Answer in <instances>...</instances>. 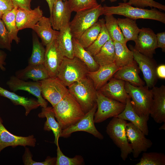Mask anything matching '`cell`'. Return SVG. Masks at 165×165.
<instances>
[{
    "label": "cell",
    "instance_id": "obj_1",
    "mask_svg": "<svg viewBox=\"0 0 165 165\" xmlns=\"http://www.w3.org/2000/svg\"><path fill=\"white\" fill-rule=\"evenodd\" d=\"M53 108L55 117L62 130L75 123L85 114L69 92Z\"/></svg>",
    "mask_w": 165,
    "mask_h": 165
},
{
    "label": "cell",
    "instance_id": "obj_2",
    "mask_svg": "<svg viewBox=\"0 0 165 165\" xmlns=\"http://www.w3.org/2000/svg\"><path fill=\"white\" fill-rule=\"evenodd\" d=\"M103 14L118 15L133 20L148 19L165 24V13L154 8L150 9L141 8L130 5L127 2H120L116 6H103Z\"/></svg>",
    "mask_w": 165,
    "mask_h": 165
},
{
    "label": "cell",
    "instance_id": "obj_3",
    "mask_svg": "<svg viewBox=\"0 0 165 165\" xmlns=\"http://www.w3.org/2000/svg\"><path fill=\"white\" fill-rule=\"evenodd\" d=\"M125 88L135 112L141 117L149 119L152 99L151 89L146 86H135L127 81Z\"/></svg>",
    "mask_w": 165,
    "mask_h": 165
},
{
    "label": "cell",
    "instance_id": "obj_4",
    "mask_svg": "<svg viewBox=\"0 0 165 165\" xmlns=\"http://www.w3.org/2000/svg\"><path fill=\"white\" fill-rule=\"evenodd\" d=\"M89 72L86 65L78 58L64 57L59 67L57 77L67 87L87 77Z\"/></svg>",
    "mask_w": 165,
    "mask_h": 165
},
{
    "label": "cell",
    "instance_id": "obj_5",
    "mask_svg": "<svg viewBox=\"0 0 165 165\" xmlns=\"http://www.w3.org/2000/svg\"><path fill=\"white\" fill-rule=\"evenodd\" d=\"M68 89L85 113L90 110L96 103L97 90L88 77L74 83Z\"/></svg>",
    "mask_w": 165,
    "mask_h": 165
},
{
    "label": "cell",
    "instance_id": "obj_6",
    "mask_svg": "<svg viewBox=\"0 0 165 165\" xmlns=\"http://www.w3.org/2000/svg\"><path fill=\"white\" fill-rule=\"evenodd\" d=\"M126 120L117 117H113L106 127V132L114 144L120 149V156L125 161L132 152L131 146L128 141L126 132Z\"/></svg>",
    "mask_w": 165,
    "mask_h": 165
},
{
    "label": "cell",
    "instance_id": "obj_7",
    "mask_svg": "<svg viewBox=\"0 0 165 165\" xmlns=\"http://www.w3.org/2000/svg\"><path fill=\"white\" fill-rule=\"evenodd\" d=\"M102 15L103 6L101 4L87 10L77 12L69 24L72 38L78 40L84 32L97 22Z\"/></svg>",
    "mask_w": 165,
    "mask_h": 165
},
{
    "label": "cell",
    "instance_id": "obj_8",
    "mask_svg": "<svg viewBox=\"0 0 165 165\" xmlns=\"http://www.w3.org/2000/svg\"><path fill=\"white\" fill-rule=\"evenodd\" d=\"M97 111L94 117L95 123H101L111 117H117L124 109L125 104L108 98L97 90Z\"/></svg>",
    "mask_w": 165,
    "mask_h": 165
},
{
    "label": "cell",
    "instance_id": "obj_9",
    "mask_svg": "<svg viewBox=\"0 0 165 165\" xmlns=\"http://www.w3.org/2000/svg\"><path fill=\"white\" fill-rule=\"evenodd\" d=\"M41 94L54 107L69 92L68 89L57 78L50 77L39 81Z\"/></svg>",
    "mask_w": 165,
    "mask_h": 165
},
{
    "label": "cell",
    "instance_id": "obj_10",
    "mask_svg": "<svg viewBox=\"0 0 165 165\" xmlns=\"http://www.w3.org/2000/svg\"><path fill=\"white\" fill-rule=\"evenodd\" d=\"M97 108L96 103L93 107L85 113L83 117L78 122L62 130L60 137H68L74 132L82 131L88 133L99 139H103V136L97 130L94 124V117Z\"/></svg>",
    "mask_w": 165,
    "mask_h": 165
},
{
    "label": "cell",
    "instance_id": "obj_11",
    "mask_svg": "<svg viewBox=\"0 0 165 165\" xmlns=\"http://www.w3.org/2000/svg\"><path fill=\"white\" fill-rule=\"evenodd\" d=\"M129 46L133 53L134 60L138 64L139 68L143 73L146 86L149 88H152L155 86L158 78L156 73V63L152 58L140 53L132 46Z\"/></svg>",
    "mask_w": 165,
    "mask_h": 165
},
{
    "label": "cell",
    "instance_id": "obj_12",
    "mask_svg": "<svg viewBox=\"0 0 165 165\" xmlns=\"http://www.w3.org/2000/svg\"><path fill=\"white\" fill-rule=\"evenodd\" d=\"M126 132L128 141L131 146L134 158H138L142 152H146L152 146V142L147 138L144 133L132 123H127Z\"/></svg>",
    "mask_w": 165,
    "mask_h": 165
},
{
    "label": "cell",
    "instance_id": "obj_13",
    "mask_svg": "<svg viewBox=\"0 0 165 165\" xmlns=\"http://www.w3.org/2000/svg\"><path fill=\"white\" fill-rule=\"evenodd\" d=\"M134 42L135 49L140 53L152 58L158 46L156 35L152 29L141 28Z\"/></svg>",
    "mask_w": 165,
    "mask_h": 165
},
{
    "label": "cell",
    "instance_id": "obj_14",
    "mask_svg": "<svg viewBox=\"0 0 165 165\" xmlns=\"http://www.w3.org/2000/svg\"><path fill=\"white\" fill-rule=\"evenodd\" d=\"M60 50L57 39L46 46L43 64L50 77H57L58 70L64 57Z\"/></svg>",
    "mask_w": 165,
    "mask_h": 165
},
{
    "label": "cell",
    "instance_id": "obj_15",
    "mask_svg": "<svg viewBox=\"0 0 165 165\" xmlns=\"http://www.w3.org/2000/svg\"><path fill=\"white\" fill-rule=\"evenodd\" d=\"M6 83L11 90L14 92L18 90L27 91L36 97L38 102L42 108L47 106V102L42 95L40 83L39 81H26L15 76L12 75Z\"/></svg>",
    "mask_w": 165,
    "mask_h": 165
},
{
    "label": "cell",
    "instance_id": "obj_16",
    "mask_svg": "<svg viewBox=\"0 0 165 165\" xmlns=\"http://www.w3.org/2000/svg\"><path fill=\"white\" fill-rule=\"evenodd\" d=\"M72 11L67 0H57L50 18L53 28L59 31L68 24Z\"/></svg>",
    "mask_w": 165,
    "mask_h": 165
},
{
    "label": "cell",
    "instance_id": "obj_17",
    "mask_svg": "<svg viewBox=\"0 0 165 165\" xmlns=\"http://www.w3.org/2000/svg\"><path fill=\"white\" fill-rule=\"evenodd\" d=\"M36 142V139L33 135L25 137L17 136L10 133L4 126L0 116V153L9 146L14 147L20 145L34 147Z\"/></svg>",
    "mask_w": 165,
    "mask_h": 165
},
{
    "label": "cell",
    "instance_id": "obj_18",
    "mask_svg": "<svg viewBox=\"0 0 165 165\" xmlns=\"http://www.w3.org/2000/svg\"><path fill=\"white\" fill-rule=\"evenodd\" d=\"M151 89L152 99L150 116L158 123L165 122V86H154Z\"/></svg>",
    "mask_w": 165,
    "mask_h": 165
},
{
    "label": "cell",
    "instance_id": "obj_19",
    "mask_svg": "<svg viewBox=\"0 0 165 165\" xmlns=\"http://www.w3.org/2000/svg\"><path fill=\"white\" fill-rule=\"evenodd\" d=\"M98 90L105 96L124 104L130 96L125 89V81L114 77Z\"/></svg>",
    "mask_w": 165,
    "mask_h": 165
},
{
    "label": "cell",
    "instance_id": "obj_20",
    "mask_svg": "<svg viewBox=\"0 0 165 165\" xmlns=\"http://www.w3.org/2000/svg\"><path fill=\"white\" fill-rule=\"evenodd\" d=\"M43 11L39 6L33 9L17 8L16 19L18 30L19 31L26 28L31 29L43 16Z\"/></svg>",
    "mask_w": 165,
    "mask_h": 165
},
{
    "label": "cell",
    "instance_id": "obj_21",
    "mask_svg": "<svg viewBox=\"0 0 165 165\" xmlns=\"http://www.w3.org/2000/svg\"><path fill=\"white\" fill-rule=\"evenodd\" d=\"M119 68L115 63L101 66L95 71L89 72L87 77L91 80L95 89L98 90L107 83Z\"/></svg>",
    "mask_w": 165,
    "mask_h": 165
},
{
    "label": "cell",
    "instance_id": "obj_22",
    "mask_svg": "<svg viewBox=\"0 0 165 165\" xmlns=\"http://www.w3.org/2000/svg\"><path fill=\"white\" fill-rule=\"evenodd\" d=\"M52 27L50 18L43 16L31 28L41 38L44 46L57 38L59 31L54 30Z\"/></svg>",
    "mask_w": 165,
    "mask_h": 165
},
{
    "label": "cell",
    "instance_id": "obj_23",
    "mask_svg": "<svg viewBox=\"0 0 165 165\" xmlns=\"http://www.w3.org/2000/svg\"><path fill=\"white\" fill-rule=\"evenodd\" d=\"M117 117L129 121L139 128L145 135H148V121L149 119L141 117L135 112L131 103L130 96L127 99L124 109Z\"/></svg>",
    "mask_w": 165,
    "mask_h": 165
},
{
    "label": "cell",
    "instance_id": "obj_24",
    "mask_svg": "<svg viewBox=\"0 0 165 165\" xmlns=\"http://www.w3.org/2000/svg\"><path fill=\"white\" fill-rule=\"evenodd\" d=\"M15 74L18 78L24 80L30 79L38 81L50 78L43 64L28 65L24 68L16 71Z\"/></svg>",
    "mask_w": 165,
    "mask_h": 165
},
{
    "label": "cell",
    "instance_id": "obj_25",
    "mask_svg": "<svg viewBox=\"0 0 165 165\" xmlns=\"http://www.w3.org/2000/svg\"><path fill=\"white\" fill-rule=\"evenodd\" d=\"M0 96L9 99L15 105L23 106L25 109L26 116L32 110L37 108L40 106L37 100L19 96L0 86Z\"/></svg>",
    "mask_w": 165,
    "mask_h": 165
},
{
    "label": "cell",
    "instance_id": "obj_26",
    "mask_svg": "<svg viewBox=\"0 0 165 165\" xmlns=\"http://www.w3.org/2000/svg\"><path fill=\"white\" fill-rule=\"evenodd\" d=\"M135 62L132 65L124 66L119 68L113 75L114 78L129 82L137 86H144L145 82L138 75L139 68Z\"/></svg>",
    "mask_w": 165,
    "mask_h": 165
},
{
    "label": "cell",
    "instance_id": "obj_27",
    "mask_svg": "<svg viewBox=\"0 0 165 165\" xmlns=\"http://www.w3.org/2000/svg\"><path fill=\"white\" fill-rule=\"evenodd\" d=\"M38 116L40 118H46L44 129L46 131H53L55 137L54 143L57 146L58 145V140L62 130L58 123L55 119L53 108L47 106L42 108L41 112Z\"/></svg>",
    "mask_w": 165,
    "mask_h": 165
},
{
    "label": "cell",
    "instance_id": "obj_28",
    "mask_svg": "<svg viewBox=\"0 0 165 165\" xmlns=\"http://www.w3.org/2000/svg\"><path fill=\"white\" fill-rule=\"evenodd\" d=\"M72 38L68 24L59 30L57 39L58 47L64 56L70 58L74 57Z\"/></svg>",
    "mask_w": 165,
    "mask_h": 165
},
{
    "label": "cell",
    "instance_id": "obj_29",
    "mask_svg": "<svg viewBox=\"0 0 165 165\" xmlns=\"http://www.w3.org/2000/svg\"><path fill=\"white\" fill-rule=\"evenodd\" d=\"M114 44L115 54L114 63L116 66L120 68L132 65L135 62L134 60L133 53L127 48V44L116 41L114 42Z\"/></svg>",
    "mask_w": 165,
    "mask_h": 165
},
{
    "label": "cell",
    "instance_id": "obj_30",
    "mask_svg": "<svg viewBox=\"0 0 165 165\" xmlns=\"http://www.w3.org/2000/svg\"><path fill=\"white\" fill-rule=\"evenodd\" d=\"M72 41L74 57L83 62L87 67L89 72H93L97 70L100 66L93 57L80 44L78 40L72 38Z\"/></svg>",
    "mask_w": 165,
    "mask_h": 165
},
{
    "label": "cell",
    "instance_id": "obj_31",
    "mask_svg": "<svg viewBox=\"0 0 165 165\" xmlns=\"http://www.w3.org/2000/svg\"><path fill=\"white\" fill-rule=\"evenodd\" d=\"M117 22L126 42H127L130 41H134L140 30L136 20L127 17L119 18L117 19Z\"/></svg>",
    "mask_w": 165,
    "mask_h": 165
},
{
    "label": "cell",
    "instance_id": "obj_32",
    "mask_svg": "<svg viewBox=\"0 0 165 165\" xmlns=\"http://www.w3.org/2000/svg\"><path fill=\"white\" fill-rule=\"evenodd\" d=\"M93 57L100 66L114 63L115 54L114 42L111 39L108 41Z\"/></svg>",
    "mask_w": 165,
    "mask_h": 165
},
{
    "label": "cell",
    "instance_id": "obj_33",
    "mask_svg": "<svg viewBox=\"0 0 165 165\" xmlns=\"http://www.w3.org/2000/svg\"><path fill=\"white\" fill-rule=\"evenodd\" d=\"M17 8L14 7L11 10L3 14L2 20L7 30L9 39L12 43L13 40L16 43L20 42V38L17 36L19 30L16 25V16Z\"/></svg>",
    "mask_w": 165,
    "mask_h": 165
},
{
    "label": "cell",
    "instance_id": "obj_34",
    "mask_svg": "<svg viewBox=\"0 0 165 165\" xmlns=\"http://www.w3.org/2000/svg\"><path fill=\"white\" fill-rule=\"evenodd\" d=\"M105 25L111 39L123 44H127L117 22V19L113 15H105Z\"/></svg>",
    "mask_w": 165,
    "mask_h": 165
},
{
    "label": "cell",
    "instance_id": "obj_35",
    "mask_svg": "<svg viewBox=\"0 0 165 165\" xmlns=\"http://www.w3.org/2000/svg\"><path fill=\"white\" fill-rule=\"evenodd\" d=\"M45 52L44 45L40 42L37 35L34 33L32 35V52L28 60V65L43 64Z\"/></svg>",
    "mask_w": 165,
    "mask_h": 165
},
{
    "label": "cell",
    "instance_id": "obj_36",
    "mask_svg": "<svg viewBox=\"0 0 165 165\" xmlns=\"http://www.w3.org/2000/svg\"><path fill=\"white\" fill-rule=\"evenodd\" d=\"M100 20L101 29L98 37L90 46L85 49L93 57L98 53L108 41L111 39L105 25V19L102 18Z\"/></svg>",
    "mask_w": 165,
    "mask_h": 165
},
{
    "label": "cell",
    "instance_id": "obj_37",
    "mask_svg": "<svg viewBox=\"0 0 165 165\" xmlns=\"http://www.w3.org/2000/svg\"><path fill=\"white\" fill-rule=\"evenodd\" d=\"M101 29V24L99 19L82 35L78 40L79 43L85 49L87 48L97 38Z\"/></svg>",
    "mask_w": 165,
    "mask_h": 165
},
{
    "label": "cell",
    "instance_id": "obj_38",
    "mask_svg": "<svg viewBox=\"0 0 165 165\" xmlns=\"http://www.w3.org/2000/svg\"><path fill=\"white\" fill-rule=\"evenodd\" d=\"M136 165H165V155L156 152H146L142 154L139 162Z\"/></svg>",
    "mask_w": 165,
    "mask_h": 165
},
{
    "label": "cell",
    "instance_id": "obj_39",
    "mask_svg": "<svg viewBox=\"0 0 165 165\" xmlns=\"http://www.w3.org/2000/svg\"><path fill=\"white\" fill-rule=\"evenodd\" d=\"M72 11L76 13L86 10L97 7L99 5L97 0H68Z\"/></svg>",
    "mask_w": 165,
    "mask_h": 165
},
{
    "label": "cell",
    "instance_id": "obj_40",
    "mask_svg": "<svg viewBox=\"0 0 165 165\" xmlns=\"http://www.w3.org/2000/svg\"><path fill=\"white\" fill-rule=\"evenodd\" d=\"M57 157L56 165H80L84 163L82 156L76 155L73 158L68 157L64 155L61 151L59 145H57Z\"/></svg>",
    "mask_w": 165,
    "mask_h": 165
},
{
    "label": "cell",
    "instance_id": "obj_41",
    "mask_svg": "<svg viewBox=\"0 0 165 165\" xmlns=\"http://www.w3.org/2000/svg\"><path fill=\"white\" fill-rule=\"evenodd\" d=\"M32 156L28 148H25L23 156V162L25 165H52L55 164L56 157L48 156L45 160L42 162H36L32 159Z\"/></svg>",
    "mask_w": 165,
    "mask_h": 165
},
{
    "label": "cell",
    "instance_id": "obj_42",
    "mask_svg": "<svg viewBox=\"0 0 165 165\" xmlns=\"http://www.w3.org/2000/svg\"><path fill=\"white\" fill-rule=\"evenodd\" d=\"M127 3L135 7L141 8L149 7L165 11V6L153 0H129Z\"/></svg>",
    "mask_w": 165,
    "mask_h": 165
},
{
    "label": "cell",
    "instance_id": "obj_43",
    "mask_svg": "<svg viewBox=\"0 0 165 165\" xmlns=\"http://www.w3.org/2000/svg\"><path fill=\"white\" fill-rule=\"evenodd\" d=\"M11 43L5 25L0 19V48L11 51Z\"/></svg>",
    "mask_w": 165,
    "mask_h": 165
},
{
    "label": "cell",
    "instance_id": "obj_44",
    "mask_svg": "<svg viewBox=\"0 0 165 165\" xmlns=\"http://www.w3.org/2000/svg\"><path fill=\"white\" fill-rule=\"evenodd\" d=\"M14 7L21 8L28 10L31 9L32 0H11Z\"/></svg>",
    "mask_w": 165,
    "mask_h": 165
},
{
    "label": "cell",
    "instance_id": "obj_45",
    "mask_svg": "<svg viewBox=\"0 0 165 165\" xmlns=\"http://www.w3.org/2000/svg\"><path fill=\"white\" fill-rule=\"evenodd\" d=\"M14 8L11 0H0V11L3 14L11 10Z\"/></svg>",
    "mask_w": 165,
    "mask_h": 165
},
{
    "label": "cell",
    "instance_id": "obj_46",
    "mask_svg": "<svg viewBox=\"0 0 165 165\" xmlns=\"http://www.w3.org/2000/svg\"><path fill=\"white\" fill-rule=\"evenodd\" d=\"M158 48L162 49L163 52L165 51V32L158 33L156 35Z\"/></svg>",
    "mask_w": 165,
    "mask_h": 165
},
{
    "label": "cell",
    "instance_id": "obj_47",
    "mask_svg": "<svg viewBox=\"0 0 165 165\" xmlns=\"http://www.w3.org/2000/svg\"><path fill=\"white\" fill-rule=\"evenodd\" d=\"M7 56V54L5 51L0 50V69L3 71L6 70L4 66L6 64L5 60Z\"/></svg>",
    "mask_w": 165,
    "mask_h": 165
},
{
    "label": "cell",
    "instance_id": "obj_48",
    "mask_svg": "<svg viewBox=\"0 0 165 165\" xmlns=\"http://www.w3.org/2000/svg\"><path fill=\"white\" fill-rule=\"evenodd\" d=\"M156 73L158 77L165 79V65L161 64L156 68Z\"/></svg>",
    "mask_w": 165,
    "mask_h": 165
},
{
    "label": "cell",
    "instance_id": "obj_49",
    "mask_svg": "<svg viewBox=\"0 0 165 165\" xmlns=\"http://www.w3.org/2000/svg\"><path fill=\"white\" fill-rule=\"evenodd\" d=\"M47 2L50 10V18L51 17L52 14V12L53 7L54 4L56 2L57 0H45Z\"/></svg>",
    "mask_w": 165,
    "mask_h": 165
},
{
    "label": "cell",
    "instance_id": "obj_50",
    "mask_svg": "<svg viewBox=\"0 0 165 165\" xmlns=\"http://www.w3.org/2000/svg\"><path fill=\"white\" fill-rule=\"evenodd\" d=\"M106 0H101V2H104ZM109 0L111 2H115L117 0ZM124 2H127V0H122Z\"/></svg>",
    "mask_w": 165,
    "mask_h": 165
},
{
    "label": "cell",
    "instance_id": "obj_51",
    "mask_svg": "<svg viewBox=\"0 0 165 165\" xmlns=\"http://www.w3.org/2000/svg\"><path fill=\"white\" fill-rule=\"evenodd\" d=\"M159 130H165V122L159 128Z\"/></svg>",
    "mask_w": 165,
    "mask_h": 165
},
{
    "label": "cell",
    "instance_id": "obj_52",
    "mask_svg": "<svg viewBox=\"0 0 165 165\" xmlns=\"http://www.w3.org/2000/svg\"><path fill=\"white\" fill-rule=\"evenodd\" d=\"M3 14V13L0 11V19H2Z\"/></svg>",
    "mask_w": 165,
    "mask_h": 165
}]
</instances>
